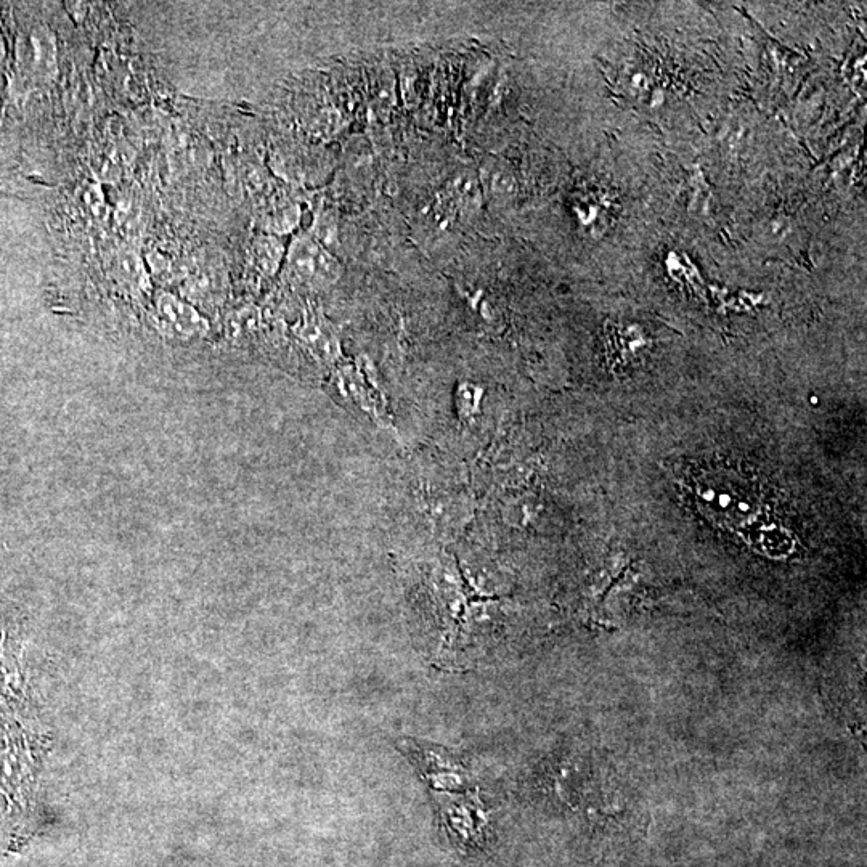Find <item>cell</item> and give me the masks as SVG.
I'll return each instance as SVG.
<instances>
[{
	"mask_svg": "<svg viewBox=\"0 0 867 867\" xmlns=\"http://www.w3.org/2000/svg\"><path fill=\"white\" fill-rule=\"evenodd\" d=\"M286 270L296 283L309 288L333 285L342 272L336 256L310 235H301L293 241L286 253Z\"/></svg>",
	"mask_w": 867,
	"mask_h": 867,
	"instance_id": "1",
	"label": "cell"
},
{
	"mask_svg": "<svg viewBox=\"0 0 867 867\" xmlns=\"http://www.w3.org/2000/svg\"><path fill=\"white\" fill-rule=\"evenodd\" d=\"M153 317L159 330L174 339L192 341L203 338L209 331L208 320L193 304L167 291H161L156 296Z\"/></svg>",
	"mask_w": 867,
	"mask_h": 867,
	"instance_id": "2",
	"label": "cell"
},
{
	"mask_svg": "<svg viewBox=\"0 0 867 867\" xmlns=\"http://www.w3.org/2000/svg\"><path fill=\"white\" fill-rule=\"evenodd\" d=\"M482 193L485 200L495 204H505L513 200L516 195L517 184L513 172L498 161H487L479 171Z\"/></svg>",
	"mask_w": 867,
	"mask_h": 867,
	"instance_id": "3",
	"label": "cell"
},
{
	"mask_svg": "<svg viewBox=\"0 0 867 867\" xmlns=\"http://www.w3.org/2000/svg\"><path fill=\"white\" fill-rule=\"evenodd\" d=\"M447 195L452 198L456 208L474 209L484 200L481 182L476 172H460L448 187Z\"/></svg>",
	"mask_w": 867,
	"mask_h": 867,
	"instance_id": "4",
	"label": "cell"
},
{
	"mask_svg": "<svg viewBox=\"0 0 867 867\" xmlns=\"http://www.w3.org/2000/svg\"><path fill=\"white\" fill-rule=\"evenodd\" d=\"M254 265L264 275H273L280 269L281 261L285 254V246L273 235H262L256 238L251 249Z\"/></svg>",
	"mask_w": 867,
	"mask_h": 867,
	"instance_id": "5",
	"label": "cell"
},
{
	"mask_svg": "<svg viewBox=\"0 0 867 867\" xmlns=\"http://www.w3.org/2000/svg\"><path fill=\"white\" fill-rule=\"evenodd\" d=\"M31 41H33L37 70L45 78L53 76L57 71V47H55V41H53L49 29H36L31 36Z\"/></svg>",
	"mask_w": 867,
	"mask_h": 867,
	"instance_id": "6",
	"label": "cell"
},
{
	"mask_svg": "<svg viewBox=\"0 0 867 867\" xmlns=\"http://www.w3.org/2000/svg\"><path fill=\"white\" fill-rule=\"evenodd\" d=\"M299 211L296 206H280L273 209L267 217V228L272 233H288L298 224Z\"/></svg>",
	"mask_w": 867,
	"mask_h": 867,
	"instance_id": "7",
	"label": "cell"
},
{
	"mask_svg": "<svg viewBox=\"0 0 867 867\" xmlns=\"http://www.w3.org/2000/svg\"><path fill=\"white\" fill-rule=\"evenodd\" d=\"M310 237L314 238L318 245L328 249L331 253V249H333V246L336 245V241H338V227H336V222H334L333 217H317L314 228H312V233H310Z\"/></svg>",
	"mask_w": 867,
	"mask_h": 867,
	"instance_id": "8",
	"label": "cell"
}]
</instances>
